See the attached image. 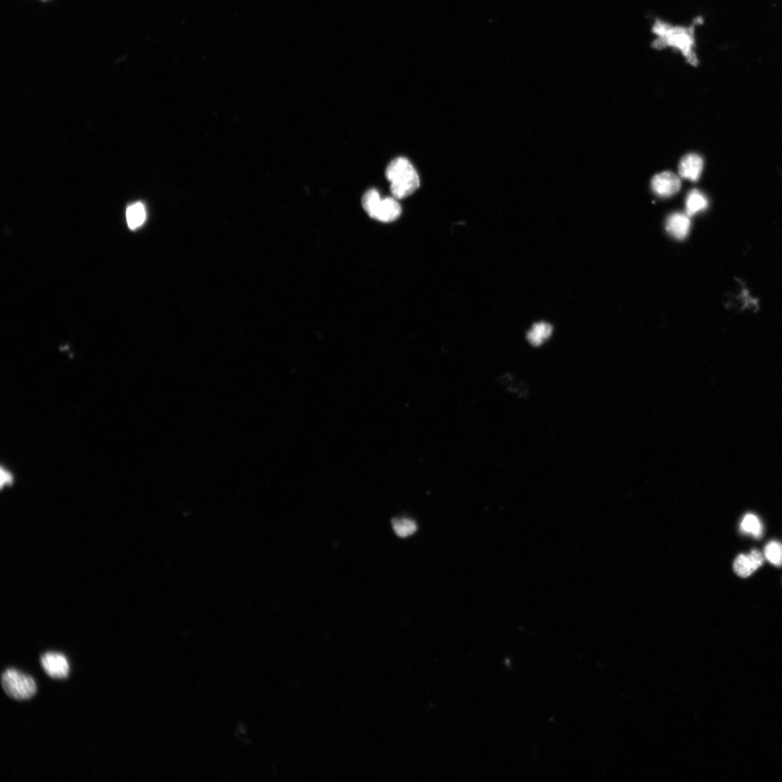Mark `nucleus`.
Segmentation results:
<instances>
[{
  "label": "nucleus",
  "mask_w": 782,
  "mask_h": 782,
  "mask_svg": "<svg viewBox=\"0 0 782 782\" xmlns=\"http://www.w3.org/2000/svg\"><path fill=\"white\" fill-rule=\"evenodd\" d=\"M680 178L673 172L666 171L657 174L651 181L653 191L660 198H670L681 188Z\"/></svg>",
  "instance_id": "obj_6"
},
{
  "label": "nucleus",
  "mask_w": 782,
  "mask_h": 782,
  "mask_svg": "<svg viewBox=\"0 0 782 782\" xmlns=\"http://www.w3.org/2000/svg\"><path fill=\"white\" fill-rule=\"evenodd\" d=\"M41 664L46 674L54 679H65L70 673V665L61 653L48 652L41 657Z\"/></svg>",
  "instance_id": "obj_5"
},
{
  "label": "nucleus",
  "mask_w": 782,
  "mask_h": 782,
  "mask_svg": "<svg viewBox=\"0 0 782 782\" xmlns=\"http://www.w3.org/2000/svg\"><path fill=\"white\" fill-rule=\"evenodd\" d=\"M697 20L690 24L674 23L661 18H655L652 23L651 31L654 36L652 47L655 50L670 49L680 53L689 64L697 66L696 27Z\"/></svg>",
  "instance_id": "obj_1"
},
{
  "label": "nucleus",
  "mask_w": 782,
  "mask_h": 782,
  "mask_svg": "<svg viewBox=\"0 0 782 782\" xmlns=\"http://www.w3.org/2000/svg\"><path fill=\"white\" fill-rule=\"evenodd\" d=\"M552 332V325L544 322L537 323L528 332L527 340L532 345L539 346L550 338Z\"/></svg>",
  "instance_id": "obj_11"
},
{
  "label": "nucleus",
  "mask_w": 782,
  "mask_h": 782,
  "mask_svg": "<svg viewBox=\"0 0 782 782\" xmlns=\"http://www.w3.org/2000/svg\"><path fill=\"white\" fill-rule=\"evenodd\" d=\"M764 562L762 554L754 550L749 555H739L734 561V570L739 577L746 578L761 567Z\"/></svg>",
  "instance_id": "obj_7"
},
{
  "label": "nucleus",
  "mask_w": 782,
  "mask_h": 782,
  "mask_svg": "<svg viewBox=\"0 0 782 782\" xmlns=\"http://www.w3.org/2000/svg\"><path fill=\"white\" fill-rule=\"evenodd\" d=\"M742 533L751 535L760 539L764 534V526L759 518L754 514H747L743 518L740 525Z\"/></svg>",
  "instance_id": "obj_12"
},
{
  "label": "nucleus",
  "mask_w": 782,
  "mask_h": 782,
  "mask_svg": "<svg viewBox=\"0 0 782 782\" xmlns=\"http://www.w3.org/2000/svg\"><path fill=\"white\" fill-rule=\"evenodd\" d=\"M703 161L696 154H688L683 156L679 165V174L681 178L697 181L702 173Z\"/></svg>",
  "instance_id": "obj_8"
},
{
  "label": "nucleus",
  "mask_w": 782,
  "mask_h": 782,
  "mask_svg": "<svg viewBox=\"0 0 782 782\" xmlns=\"http://www.w3.org/2000/svg\"><path fill=\"white\" fill-rule=\"evenodd\" d=\"M362 204L370 218L380 222H394L402 214V208L396 198L382 200L376 189H370L365 193Z\"/></svg>",
  "instance_id": "obj_3"
},
{
  "label": "nucleus",
  "mask_w": 782,
  "mask_h": 782,
  "mask_svg": "<svg viewBox=\"0 0 782 782\" xmlns=\"http://www.w3.org/2000/svg\"><path fill=\"white\" fill-rule=\"evenodd\" d=\"M766 559L774 566L782 567V543L771 541L765 547Z\"/></svg>",
  "instance_id": "obj_15"
},
{
  "label": "nucleus",
  "mask_w": 782,
  "mask_h": 782,
  "mask_svg": "<svg viewBox=\"0 0 782 782\" xmlns=\"http://www.w3.org/2000/svg\"><path fill=\"white\" fill-rule=\"evenodd\" d=\"M392 525L395 533L402 538L411 536L417 530V524L407 518L395 519Z\"/></svg>",
  "instance_id": "obj_14"
},
{
  "label": "nucleus",
  "mask_w": 782,
  "mask_h": 782,
  "mask_svg": "<svg viewBox=\"0 0 782 782\" xmlns=\"http://www.w3.org/2000/svg\"><path fill=\"white\" fill-rule=\"evenodd\" d=\"M385 176L390 183L391 193L396 199L408 198L420 186L417 171L405 158H398L391 161L386 168Z\"/></svg>",
  "instance_id": "obj_2"
},
{
  "label": "nucleus",
  "mask_w": 782,
  "mask_h": 782,
  "mask_svg": "<svg viewBox=\"0 0 782 782\" xmlns=\"http://www.w3.org/2000/svg\"><path fill=\"white\" fill-rule=\"evenodd\" d=\"M708 200L700 191L693 189L689 192L686 199L687 215L692 216L708 208Z\"/></svg>",
  "instance_id": "obj_10"
},
{
  "label": "nucleus",
  "mask_w": 782,
  "mask_h": 782,
  "mask_svg": "<svg viewBox=\"0 0 782 782\" xmlns=\"http://www.w3.org/2000/svg\"><path fill=\"white\" fill-rule=\"evenodd\" d=\"M146 213L144 205L137 203L129 206L127 210V223L130 229L136 230L145 222Z\"/></svg>",
  "instance_id": "obj_13"
},
{
  "label": "nucleus",
  "mask_w": 782,
  "mask_h": 782,
  "mask_svg": "<svg viewBox=\"0 0 782 782\" xmlns=\"http://www.w3.org/2000/svg\"><path fill=\"white\" fill-rule=\"evenodd\" d=\"M2 686L9 697L17 700H28L37 691L34 680L15 669L7 670L4 673Z\"/></svg>",
  "instance_id": "obj_4"
},
{
  "label": "nucleus",
  "mask_w": 782,
  "mask_h": 782,
  "mask_svg": "<svg viewBox=\"0 0 782 782\" xmlns=\"http://www.w3.org/2000/svg\"><path fill=\"white\" fill-rule=\"evenodd\" d=\"M690 225V220L687 214L677 213L668 217L666 228L674 238L682 240L688 236Z\"/></svg>",
  "instance_id": "obj_9"
}]
</instances>
